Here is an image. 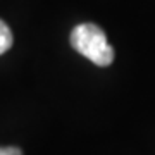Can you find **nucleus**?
Here are the masks:
<instances>
[{"instance_id": "f257e3e1", "label": "nucleus", "mask_w": 155, "mask_h": 155, "mask_svg": "<svg viewBox=\"0 0 155 155\" xmlns=\"http://www.w3.org/2000/svg\"><path fill=\"white\" fill-rule=\"evenodd\" d=\"M71 47L78 54L84 55L88 61L100 67L110 66L114 61V48L107 41L105 33L93 22L78 24L71 31Z\"/></svg>"}, {"instance_id": "f03ea898", "label": "nucleus", "mask_w": 155, "mask_h": 155, "mask_svg": "<svg viewBox=\"0 0 155 155\" xmlns=\"http://www.w3.org/2000/svg\"><path fill=\"white\" fill-rule=\"evenodd\" d=\"M12 41H14V36H12L11 28H9L2 19H0V55H2V54H5L7 50L11 48Z\"/></svg>"}, {"instance_id": "7ed1b4c3", "label": "nucleus", "mask_w": 155, "mask_h": 155, "mask_svg": "<svg viewBox=\"0 0 155 155\" xmlns=\"http://www.w3.org/2000/svg\"><path fill=\"white\" fill-rule=\"evenodd\" d=\"M0 155H22V152L17 147H4L0 148Z\"/></svg>"}]
</instances>
